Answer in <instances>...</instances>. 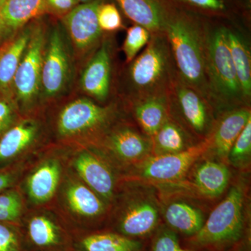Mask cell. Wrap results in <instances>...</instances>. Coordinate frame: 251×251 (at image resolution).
Wrapping results in <instances>:
<instances>
[{
    "label": "cell",
    "instance_id": "cell-35",
    "mask_svg": "<svg viewBox=\"0 0 251 251\" xmlns=\"http://www.w3.org/2000/svg\"><path fill=\"white\" fill-rule=\"evenodd\" d=\"M0 251H27L20 226L0 223Z\"/></svg>",
    "mask_w": 251,
    "mask_h": 251
},
{
    "label": "cell",
    "instance_id": "cell-40",
    "mask_svg": "<svg viewBox=\"0 0 251 251\" xmlns=\"http://www.w3.org/2000/svg\"><path fill=\"white\" fill-rule=\"evenodd\" d=\"M80 4H85V3L90 2V1H94V0H77Z\"/></svg>",
    "mask_w": 251,
    "mask_h": 251
},
{
    "label": "cell",
    "instance_id": "cell-4",
    "mask_svg": "<svg viewBox=\"0 0 251 251\" xmlns=\"http://www.w3.org/2000/svg\"><path fill=\"white\" fill-rule=\"evenodd\" d=\"M129 64L127 77L131 101L168 94L178 75L165 34L151 35L143 52Z\"/></svg>",
    "mask_w": 251,
    "mask_h": 251
},
{
    "label": "cell",
    "instance_id": "cell-33",
    "mask_svg": "<svg viewBox=\"0 0 251 251\" xmlns=\"http://www.w3.org/2000/svg\"><path fill=\"white\" fill-rule=\"evenodd\" d=\"M150 37V31L139 25L134 24L127 29L123 44L124 53L127 63L129 64L136 57L138 52L148 44Z\"/></svg>",
    "mask_w": 251,
    "mask_h": 251
},
{
    "label": "cell",
    "instance_id": "cell-14",
    "mask_svg": "<svg viewBox=\"0 0 251 251\" xmlns=\"http://www.w3.org/2000/svg\"><path fill=\"white\" fill-rule=\"evenodd\" d=\"M209 146L206 139L182 152L151 155L128 170L129 177L159 183H175L198 161Z\"/></svg>",
    "mask_w": 251,
    "mask_h": 251
},
{
    "label": "cell",
    "instance_id": "cell-26",
    "mask_svg": "<svg viewBox=\"0 0 251 251\" xmlns=\"http://www.w3.org/2000/svg\"><path fill=\"white\" fill-rule=\"evenodd\" d=\"M133 111L144 134L151 138L169 117L168 94L132 101Z\"/></svg>",
    "mask_w": 251,
    "mask_h": 251
},
{
    "label": "cell",
    "instance_id": "cell-29",
    "mask_svg": "<svg viewBox=\"0 0 251 251\" xmlns=\"http://www.w3.org/2000/svg\"><path fill=\"white\" fill-rule=\"evenodd\" d=\"M181 9L202 17L229 18L244 7L241 0H171Z\"/></svg>",
    "mask_w": 251,
    "mask_h": 251
},
{
    "label": "cell",
    "instance_id": "cell-6",
    "mask_svg": "<svg viewBox=\"0 0 251 251\" xmlns=\"http://www.w3.org/2000/svg\"><path fill=\"white\" fill-rule=\"evenodd\" d=\"M41 18L33 21L30 39L13 80L14 98L23 116L30 115L41 103V71L48 38Z\"/></svg>",
    "mask_w": 251,
    "mask_h": 251
},
{
    "label": "cell",
    "instance_id": "cell-5",
    "mask_svg": "<svg viewBox=\"0 0 251 251\" xmlns=\"http://www.w3.org/2000/svg\"><path fill=\"white\" fill-rule=\"evenodd\" d=\"M206 74L209 103L214 110L225 112L247 105L229 52L226 26L211 29L207 23Z\"/></svg>",
    "mask_w": 251,
    "mask_h": 251
},
{
    "label": "cell",
    "instance_id": "cell-31",
    "mask_svg": "<svg viewBox=\"0 0 251 251\" xmlns=\"http://www.w3.org/2000/svg\"><path fill=\"white\" fill-rule=\"evenodd\" d=\"M251 158V120L234 142L227 154L229 164L239 169L248 168Z\"/></svg>",
    "mask_w": 251,
    "mask_h": 251
},
{
    "label": "cell",
    "instance_id": "cell-1",
    "mask_svg": "<svg viewBox=\"0 0 251 251\" xmlns=\"http://www.w3.org/2000/svg\"><path fill=\"white\" fill-rule=\"evenodd\" d=\"M164 34L178 76L209 102L206 74L207 21L175 5Z\"/></svg>",
    "mask_w": 251,
    "mask_h": 251
},
{
    "label": "cell",
    "instance_id": "cell-20",
    "mask_svg": "<svg viewBox=\"0 0 251 251\" xmlns=\"http://www.w3.org/2000/svg\"><path fill=\"white\" fill-rule=\"evenodd\" d=\"M251 120L249 106L239 107L224 112L214 124L207 138L209 146L206 153L209 151L219 159H226L234 142Z\"/></svg>",
    "mask_w": 251,
    "mask_h": 251
},
{
    "label": "cell",
    "instance_id": "cell-34",
    "mask_svg": "<svg viewBox=\"0 0 251 251\" xmlns=\"http://www.w3.org/2000/svg\"><path fill=\"white\" fill-rule=\"evenodd\" d=\"M98 22L102 31L113 32L123 27L121 14L116 5L103 1L99 5Z\"/></svg>",
    "mask_w": 251,
    "mask_h": 251
},
{
    "label": "cell",
    "instance_id": "cell-30",
    "mask_svg": "<svg viewBox=\"0 0 251 251\" xmlns=\"http://www.w3.org/2000/svg\"><path fill=\"white\" fill-rule=\"evenodd\" d=\"M24 209V196L19 190L11 188L0 193V223L21 226Z\"/></svg>",
    "mask_w": 251,
    "mask_h": 251
},
{
    "label": "cell",
    "instance_id": "cell-22",
    "mask_svg": "<svg viewBox=\"0 0 251 251\" xmlns=\"http://www.w3.org/2000/svg\"><path fill=\"white\" fill-rule=\"evenodd\" d=\"M145 247L144 241L106 229L74 234L72 251H143Z\"/></svg>",
    "mask_w": 251,
    "mask_h": 251
},
{
    "label": "cell",
    "instance_id": "cell-15",
    "mask_svg": "<svg viewBox=\"0 0 251 251\" xmlns=\"http://www.w3.org/2000/svg\"><path fill=\"white\" fill-rule=\"evenodd\" d=\"M103 0L77 5L61 19L73 49V55L79 62L93 55L101 41L102 31L98 22V9Z\"/></svg>",
    "mask_w": 251,
    "mask_h": 251
},
{
    "label": "cell",
    "instance_id": "cell-21",
    "mask_svg": "<svg viewBox=\"0 0 251 251\" xmlns=\"http://www.w3.org/2000/svg\"><path fill=\"white\" fill-rule=\"evenodd\" d=\"M45 14V0H6L0 7V47Z\"/></svg>",
    "mask_w": 251,
    "mask_h": 251
},
{
    "label": "cell",
    "instance_id": "cell-10",
    "mask_svg": "<svg viewBox=\"0 0 251 251\" xmlns=\"http://www.w3.org/2000/svg\"><path fill=\"white\" fill-rule=\"evenodd\" d=\"M66 39L61 23L48 34L41 71V101L58 98L67 92L72 82L73 63Z\"/></svg>",
    "mask_w": 251,
    "mask_h": 251
},
{
    "label": "cell",
    "instance_id": "cell-39",
    "mask_svg": "<svg viewBox=\"0 0 251 251\" xmlns=\"http://www.w3.org/2000/svg\"><path fill=\"white\" fill-rule=\"evenodd\" d=\"M221 251H251V236L233 247Z\"/></svg>",
    "mask_w": 251,
    "mask_h": 251
},
{
    "label": "cell",
    "instance_id": "cell-11",
    "mask_svg": "<svg viewBox=\"0 0 251 251\" xmlns=\"http://www.w3.org/2000/svg\"><path fill=\"white\" fill-rule=\"evenodd\" d=\"M72 172L107 204L116 198L117 168L97 147H77L70 160Z\"/></svg>",
    "mask_w": 251,
    "mask_h": 251
},
{
    "label": "cell",
    "instance_id": "cell-3",
    "mask_svg": "<svg viewBox=\"0 0 251 251\" xmlns=\"http://www.w3.org/2000/svg\"><path fill=\"white\" fill-rule=\"evenodd\" d=\"M118 112L115 104L99 105L85 97L74 99L59 110L54 130L63 143L77 147L94 145L115 125Z\"/></svg>",
    "mask_w": 251,
    "mask_h": 251
},
{
    "label": "cell",
    "instance_id": "cell-2",
    "mask_svg": "<svg viewBox=\"0 0 251 251\" xmlns=\"http://www.w3.org/2000/svg\"><path fill=\"white\" fill-rule=\"evenodd\" d=\"M247 193L244 184L229 188L226 198L211 211L202 228L188 237L189 248L204 251H221L250 237L246 212Z\"/></svg>",
    "mask_w": 251,
    "mask_h": 251
},
{
    "label": "cell",
    "instance_id": "cell-27",
    "mask_svg": "<svg viewBox=\"0 0 251 251\" xmlns=\"http://www.w3.org/2000/svg\"><path fill=\"white\" fill-rule=\"evenodd\" d=\"M151 139L156 156L182 152L195 145L191 134L171 115Z\"/></svg>",
    "mask_w": 251,
    "mask_h": 251
},
{
    "label": "cell",
    "instance_id": "cell-13",
    "mask_svg": "<svg viewBox=\"0 0 251 251\" xmlns=\"http://www.w3.org/2000/svg\"><path fill=\"white\" fill-rule=\"evenodd\" d=\"M117 167L128 168L152 155V142L146 135L128 125H115L93 145Z\"/></svg>",
    "mask_w": 251,
    "mask_h": 251
},
{
    "label": "cell",
    "instance_id": "cell-28",
    "mask_svg": "<svg viewBox=\"0 0 251 251\" xmlns=\"http://www.w3.org/2000/svg\"><path fill=\"white\" fill-rule=\"evenodd\" d=\"M227 44L234 69L242 89L244 100L249 105L251 97V56L250 50L242 36L226 27Z\"/></svg>",
    "mask_w": 251,
    "mask_h": 251
},
{
    "label": "cell",
    "instance_id": "cell-24",
    "mask_svg": "<svg viewBox=\"0 0 251 251\" xmlns=\"http://www.w3.org/2000/svg\"><path fill=\"white\" fill-rule=\"evenodd\" d=\"M33 21L25 26L11 40L0 49V93L13 94L12 85L18 65L28 45Z\"/></svg>",
    "mask_w": 251,
    "mask_h": 251
},
{
    "label": "cell",
    "instance_id": "cell-7",
    "mask_svg": "<svg viewBox=\"0 0 251 251\" xmlns=\"http://www.w3.org/2000/svg\"><path fill=\"white\" fill-rule=\"evenodd\" d=\"M64 175L59 192L67 214L61 216L73 234L98 230L109 204L72 171Z\"/></svg>",
    "mask_w": 251,
    "mask_h": 251
},
{
    "label": "cell",
    "instance_id": "cell-8",
    "mask_svg": "<svg viewBox=\"0 0 251 251\" xmlns=\"http://www.w3.org/2000/svg\"><path fill=\"white\" fill-rule=\"evenodd\" d=\"M159 204L152 193L138 191L128 193L112 217L108 229L135 240L152 237L160 227Z\"/></svg>",
    "mask_w": 251,
    "mask_h": 251
},
{
    "label": "cell",
    "instance_id": "cell-19",
    "mask_svg": "<svg viewBox=\"0 0 251 251\" xmlns=\"http://www.w3.org/2000/svg\"><path fill=\"white\" fill-rule=\"evenodd\" d=\"M134 24L146 28L151 35L164 34L175 5L171 0H115Z\"/></svg>",
    "mask_w": 251,
    "mask_h": 251
},
{
    "label": "cell",
    "instance_id": "cell-18",
    "mask_svg": "<svg viewBox=\"0 0 251 251\" xmlns=\"http://www.w3.org/2000/svg\"><path fill=\"white\" fill-rule=\"evenodd\" d=\"M111 67L110 46L105 41L86 64L80 79L83 92L99 103L105 102L110 94Z\"/></svg>",
    "mask_w": 251,
    "mask_h": 251
},
{
    "label": "cell",
    "instance_id": "cell-25",
    "mask_svg": "<svg viewBox=\"0 0 251 251\" xmlns=\"http://www.w3.org/2000/svg\"><path fill=\"white\" fill-rule=\"evenodd\" d=\"M161 215L167 227L188 238L197 234L206 220L199 207L181 200L168 202L162 209Z\"/></svg>",
    "mask_w": 251,
    "mask_h": 251
},
{
    "label": "cell",
    "instance_id": "cell-23",
    "mask_svg": "<svg viewBox=\"0 0 251 251\" xmlns=\"http://www.w3.org/2000/svg\"><path fill=\"white\" fill-rule=\"evenodd\" d=\"M230 173L224 163L205 160L196 164L188 185L203 198H216L225 192L229 182Z\"/></svg>",
    "mask_w": 251,
    "mask_h": 251
},
{
    "label": "cell",
    "instance_id": "cell-16",
    "mask_svg": "<svg viewBox=\"0 0 251 251\" xmlns=\"http://www.w3.org/2000/svg\"><path fill=\"white\" fill-rule=\"evenodd\" d=\"M64 164L62 155L49 153L31 168L23 184V191L31 205H46L57 196L64 176Z\"/></svg>",
    "mask_w": 251,
    "mask_h": 251
},
{
    "label": "cell",
    "instance_id": "cell-9",
    "mask_svg": "<svg viewBox=\"0 0 251 251\" xmlns=\"http://www.w3.org/2000/svg\"><path fill=\"white\" fill-rule=\"evenodd\" d=\"M170 115L187 130L204 141L209 138L215 120L210 103L197 91L176 77L168 94Z\"/></svg>",
    "mask_w": 251,
    "mask_h": 251
},
{
    "label": "cell",
    "instance_id": "cell-17",
    "mask_svg": "<svg viewBox=\"0 0 251 251\" xmlns=\"http://www.w3.org/2000/svg\"><path fill=\"white\" fill-rule=\"evenodd\" d=\"M41 122L29 115L20 119L0 138V166H7L31 151L41 140Z\"/></svg>",
    "mask_w": 251,
    "mask_h": 251
},
{
    "label": "cell",
    "instance_id": "cell-37",
    "mask_svg": "<svg viewBox=\"0 0 251 251\" xmlns=\"http://www.w3.org/2000/svg\"><path fill=\"white\" fill-rule=\"evenodd\" d=\"M78 4L77 0H45L46 14L61 20Z\"/></svg>",
    "mask_w": 251,
    "mask_h": 251
},
{
    "label": "cell",
    "instance_id": "cell-38",
    "mask_svg": "<svg viewBox=\"0 0 251 251\" xmlns=\"http://www.w3.org/2000/svg\"><path fill=\"white\" fill-rule=\"evenodd\" d=\"M23 168H0V193L13 188L16 181L19 179L20 175Z\"/></svg>",
    "mask_w": 251,
    "mask_h": 251
},
{
    "label": "cell",
    "instance_id": "cell-12",
    "mask_svg": "<svg viewBox=\"0 0 251 251\" xmlns=\"http://www.w3.org/2000/svg\"><path fill=\"white\" fill-rule=\"evenodd\" d=\"M27 251H72L74 234L62 216L46 210L25 214L21 226Z\"/></svg>",
    "mask_w": 251,
    "mask_h": 251
},
{
    "label": "cell",
    "instance_id": "cell-32",
    "mask_svg": "<svg viewBox=\"0 0 251 251\" xmlns=\"http://www.w3.org/2000/svg\"><path fill=\"white\" fill-rule=\"evenodd\" d=\"M149 251H204L181 246L178 234L166 225L160 226L151 237Z\"/></svg>",
    "mask_w": 251,
    "mask_h": 251
},
{
    "label": "cell",
    "instance_id": "cell-41",
    "mask_svg": "<svg viewBox=\"0 0 251 251\" xmlns=\"http://www.w3.org/2000/svg\"><path fill=\"white\" fill-rule=\"evenodd\" d=\"M5 1H6V0H0V7L2 6V4H4Z\"/></svg>",
    "mask_w": 251,
    "mask_h": 251
},
{
    "label": "cell",
    "instance_id": "cell-36",
    "mask_svg": "<svg viewBox=\"0 0 251 251\" xmlns=\"http://www.w3.org/2000/svg\"><path fill=\"white\" fill-rule=\"evenodd\" d=\"M13 96L0 93V138L21 119Z\"/></svg>",
    "mask_w": 251,
    "mask_h": 251
}]
</instances>
